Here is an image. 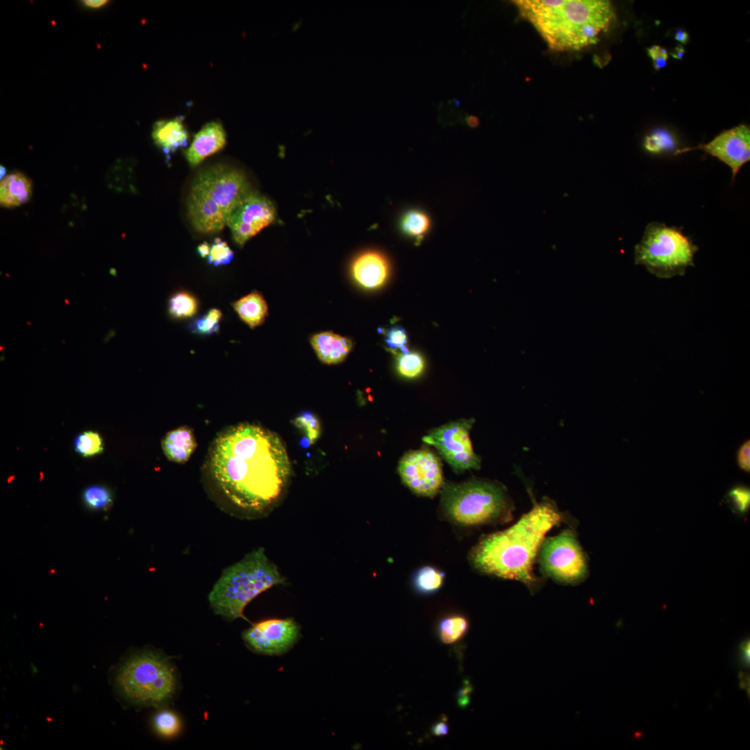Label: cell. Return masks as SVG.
Returning <instances> with one entry per match:
<instances>
[{
  "mask_svg": "<svg viewBox=\"0 0 750 750\" xmlns=\"http://www.w3.org/2000/svg\"><path fill=\"white\" fill-rule=\"evenodd\" d=\"M207 465L210 478L226 499L251 511L263 510L277 501L291 469L278 435L252 424L235 425L219 434Z\"/></svg>",
  "mask_w": 750,
  "mask_h": 750,
  "instance_id": "6da1fadb",
  "label": "cell"
},
{
  "mask_svg": "<svg viewBox=\"0 0 750 750\" xmlns=\"http://www.w3.org/2000/svg\"><path fill=\"white\" fill-rule=\"evenodd\" d=\"M565 517L556 503L544 497L509 528L483 536L472 548L469 559L479 572L519 581L535 592L541 581L533 568L547 533Z\"/></svg>",
  "mask_w": 750,
  "mask_h": 750,
  "instance_id": "7a4b0ae2",
  "label": "cell"
},
{
  "mask_svg": "<svg viewBox=\"0 0 750 750\" xmlns=\"http://www.w3.org/2000/svg\"><path fill=\"white\" fill-rule=\"evenodd\" d=\"M519 15L556 51H578L595 44L616 19L606 0H516Z\"/></svg>",
  "mask_w": 750,
  "mask_h": 750,
  "instance_id": "3957f363",
  "label": "cell"
},
{
  "mask_svg": "<svg viewBox=\"0 0 750 750\" xmlns=\"http://www.w3.org/2000/svg\"><path fill=\"white\" fill-rule=\"evenodd\" d=\"M253 190L245 175L226 165L200 171L192 181L188 197V217L201 233L219 232L233 209Z\"/></svg>",
  "mask_w": 750,
  "mask_h": 750,
  "instance_id": "277c9868",
  "label": "cell"
},
{
  "mask_svg": "<svg viewBox=\"0 0 750 750\" xmlns=\"http://www.w3.org/2000/svg\"><path fill=\"white\" fill-rule=\"evenodd\" d=\"M284 581L276 566L260 547L223 570L208 594V601L216 615L230 620L243 618L249 603Z\"/></svg>",
  "mask_w": 750,
  "mask_h": 750,
  "instance_id": "5b68a950",
  "label": "cell"
},
{
  "mask_svg": "<svg viewBox=\"0 0 750 750\" xmlns=\"http://www.w3.org/2000/svg\"><path fill=\"white\" fill-rule=\"evenodd\" d=\"M442 488V508L457 524L480 526L506 522L512 517V502L500 483L474 479Z\"/></svg>",
  "mask_w": 750,
  "mask_h": 750,
  "instance_id": "8992f818",
  "label": "cell"
},
{
  "mask_svg": "<svg viewBox=\"0 0 750 750\" xmlns=\"http://www.w3.org/2000/svg\"><path fill=\"white\" fill-rule=\"evenodd\" d=\"M119 694L131 703L160 706L174 694L176 678L169 660L152 651L133 654L120 666L115 677Z\"/></svg>",
  "mask_w": 750,
  "mask_h": 750,
  "instance_id": "52a82bcc",
  "label": "cell"
},
{
  "mask_svg": "<svg viewBox=\"0 0 750 750\" xmlns=\"http://www.w3.org/2000/svg\"><path fill=\"white\" fill-rule=\"evenodd\" d=\"M698 247L692 240L674 226L649 223L640 242L635 246V264L642 265L660 278L683 276L694 265Z\"/></svg>",
  "mask_w": 750,
  "mask_h": 750,
  "instance_id": "ba28073f",
  "label": "cell"
},
{
  "mask_svg": "<svg viewBox=\"0 0 750 750\" xmlns=\"http://www.w3.org/2000/svg\"><path fill=\"white\" fill-rule=\"evenodd\" d=\"M537 559L541 573L562 585H578L588 575L587 556L571 529L545 538Z\"/></svg>",
  "mask_w": 750,
  "mask_h": 750,
  "instance_id": "9c48e42d",
  "label": "cell"
},
{
  "mask_svg": "<svg viewBox=\"0 0 750 750\" xmlns=\"http://www.w3.org/2000/svg\"><path fill=\"white\" fill-rule=\"evenodd\" d=\"M472 424V419L449 423L433 429L422 440L433 446L456 471L478 469L481 459L469 438Z\"/></svg>",
  "mask_w": 750,
  "mask_h": 750,
  "instance_id": "30bf717a",
  "label": "cell"
},
{
  "mask_svg": "<svg viewBox=\"0 0 750 750\" xmlns=\"http://www.w3.org/2000/svg\"><path fill=\"white\" fill-rule=\"evenodd\" d=\"M276 212L274 203L259 192L252 191L230 213L226 225L234 242L240 247L272 224Z\"/></svg>",
  "mask_w": 750,
  "mask_h": 750,
  "instance_id": "8fae6325",
  "label": "cell"
},
{
  "mask_svg": "<svg viewBox=\"0 0 750 750\" xmlns=\"http://www.w3.org/2000/svg\"><path fill=\"white\" fill-rule=\"evenodd\" d=\"M398 471L403 483L417 494L433 497L444 486L441 462L430 451L407 453L400 460Z\"/></svg>",
  "mask_w": 750,
  "mask_h": 750,
  "instance_id": "7c38bea8",
  "label": "cell"
},
{
  "mask_svg": "<svg viewBox=\"0 0 750 750\" xmlns=\"http://www.w3.org/2000/svg\"><path fill=\"white\" fill-rule=\"evenodd\" d=\"M300 628L292 619H270L253 624L242 633L247 646L265 655H281L297 642Z\"/></svg>",
  "mask_w": 750,
  "mask_h": 750,
  "instance_id": "4fadbf2b",
  "label": "cell"
},
{
  "mask_svg": "<svg viewBox=\"0 0 750 750\" xmlns=\"http://www.w3.org/2000/svg\"><path fill=\"white\" fill-rule=\"evenodd\" d=\"M694 149H701L728 165L734 179L740 169L750 160V129L744 124H740L726 130L706 144L695 147L678 149L675 154H681Z\"/></svg>",
  "mask_w": 750,
  "mask_h": 750,
  "instance_id": "5bb4252c",
  "label": "cell"
},
{
  "mask_svg": "<svg viewBox=\"0 0 750 750\" xmlns=\"http://www.w3.org/2000/svg\"><path fill=\"white\" fill-rule=\"evenodd\" d=\"M226 142V134L222 124L217 121L208 122L194 135L185 151L186 160L190 166L195 167L208 156L222 149Z\"/></svg>",
  "mask_w": 750,
  "mask_h": 750,
  "instance_id": "9a60e30c",
  "label": "cell"
},
{
  "mask_svg": "<svg viewBox=\"0 0 750 750\" xmlns=\"http://www.w3.org/2000/svg\"><path fill=\"white\" fill-rule=\"evenodd\" d=\"M351 274L362 287L374 289L386 281L389 274L387 259L376 251H367L358 256L352 263Z\"/></svg>",
  "mask_w": 750,
  "mask_h": 750,
  "instance_id": "2e32d148",
  "label": "cell"
},
{
  "mask_svg": "<svg viewBox=\"0 0 750 750\" xmlns=\"http://www.w3.org/2000/svg\"><path fill=\"white\" fill-rule=\"evenodd\" d=\"M151 137L154 143L168 154L186 146L189 135L183 117L180 116L156 122Z\"/></svg>",
  "mask_w": 750,
  "mask_h": 750,
  "instance_id": "e0dca14e",
  "label": "cell"
},
{
  "mask_svg": "<svg viewBox=\"0 0 750 750\" xmlns=\"http://www.w3.org/2000/svg\"><path fill=\"white\" fill-rule=\"evenodd\" d=\"M310 342L319 359L329 365L343 361L352 349L349 339L332 332L315 334Z\"/></svg>",
  "mask_w": 750,
  "mask_h": 750,
  "instance_id": "ac0fdd59",
  "label": "cell"
},
{
  "mask_svg": "<svg viewBox=\"0 0 750 750\" xmlns=\"http://www.w3.org/2000/svg\"><path fill=\"white\" fill-rule=\"evenodd\" d=\"M161 446L168 460L182 464L187 462L194 451L197 442L191 428L181 426L169 431L162 440Z\"/></svg>",
  "mask_w": 750,
  "mask_h": 750,
  "instance_id": "d6986e66",
  "label": "cell"
},
{
  "mask_svg": "<svg viewBox=\"0 0 750 750\" xmlns=\"http://www.w3.org/2000/svg\"><path fill=\"white\" fill-rule=\"evenodd\" d=\"M32 183L24 174L10 173L0 183V203L4 208H12L28 202L32 195Z\"/></svg>",
  "mask_w": 750,
  "mask_h": 750,
  "instance_id": "ffe728a7",
  "label": "cell"
},
{
  "mask_svg": "<svg viewBox=\"0 0 750 750\" xmlns=\"http://www.w3.org/2000/svg\"><path fill=\"white\" fill-rule=\"evenodd\" d=\"M240 318L250 328L261 325L267 316L268 307L264 297L257 292H253L233 304Z\"/></svg>",
  "mask_w": 750,
  "mask_h": 750,
  "instance_id": "44dd1931",
  "label": "cell"
},
{
  "mask_svg": "<svg viewBox=\"0 0 750 750\" xmlns=\"http://www.w3.org/2000/svg\"><path fill=\"white\" fill-rule=\"evenodd\" d=\"M469 629L468 619L460 614H452L442 619L437 628L440 642L446 644H454L467 634Z\"/></svg>",
  "mask_w": 750,
  "mask_h": 750,
  "instance_id": "7402d4cb",
  "label": "cell"
},
{
  "mask_svg": "<svg viewBox=\"0 0 750 750\" xmlns=\"http://www.w3.org/2000/svg\"><path fill=\"white\" fill-rule=\"evenodd\" d=\"M199 308L197 298L187 291H179L172 294L168 301V312L176 319L192 317Z\"/></svg>",
  "mask_w": 750,
  "mask_h": 750,
  "instance_id": "603a6c76",
  "label": "cell"
},
{
  "mask_svg": "<svg viewBox=\"0 0 750 750\" xmlns=\"http://www.w3.org/2000/svg\"><path fill=\"white\" fill-rule=\"evenodd\" d=\"M444 582V574L435 567L425 566L414 576L413 584L417 592L428 594L438 591Z\"/></svg>",
  "mask_w": 750,
  "mask_h": 750,
  "instance_id": "cb8c5ba5",
  "label": "cell"
},
{
  "mask_svg": "<svg viewBox=\"0 0 750 750\" xmlns=\"http://www.w3.org/2000/svg\"><path fill=\"white\" fill-rule=\"evenodd\" d=\"M82 499L86 507L93 510H107L113 502L111 491L102 485H92L82 493Z\"/></svg>",
  "mask_w": 750,
  "mask_h": 750,
  "instance_id": "d4e9b609",
  "label": "cell"
},
{
  "mask_svg": "<svg viewBox=\"0 0 750 750\" xmlns=\"http://www.w3.org/2000/svg\"><path fill=\"white\" fill-rule=\"evenodd\" d=\"M222 312L217 308L209 310L204 315L194 318L189 324L188 328L192 333L202 336H208L219 331Z\"/></svg>",
  "mask_w": 750,
  "mask_h": 750,
  "instance_id": "484cf974",
  "label": "cell"
},
{
  "mask_svg": "<svg viewBox=\"0 0 750 750\" xmlns=\"http://www.w3.org/2000/svg\"><path fill=\"white\" fill-rule=\"evenodd\" d=\"M75 451L83 457H92L103 452V440L99 433L87 431L79 433L74 442Z\"/></svg>",
  "mask_w": 750,
  "mask_h": 750,
  "instance_id": "4316f807",
  "label": "cell"
},
{
  "mask_svg": "<svg viewBox=\"0 0 750 750\" xmlns=\"http://www.w3.org/2000/svg\"><path fill=\"white\" fill-rule=\"evenodd\" d=\"M403 231L412 237H422L428 229L430 221L422 212L412 210L406 212L401 219Z\"/></svg>",
  "mask_w": 750,
  "mask_h": 750,
  "instance_id": "83f0119b",
  "label": "cell"
},
{
  "mask_svg": "<svg viewBox=\"0 0 750 750\" xmlns=\"http://www.w3.org/2000/svg\"><path fill=\"white\" fill-rule=\"evenodd\" d=\"M643 146L650 153H660L675 149L676 142L669 132L658 129L644 138Z\"/></svg>",
  "mask_w": 750,
  "mask_h": 750,
  "instance_id": "f1b7e54d",
  "label": "cell"
},
{
  "mask_svg": "<svg viewBox=\"0 0 750 750\" xmlns=\"http://www.w3.org/2000/svg\"><path fill=\"white\" fill-rule=\"evenodd\" d=\"M153 725L156 731L160 735L170 738L179 733L181 722L179 717L174 712L162 710L155 715Z\"/></svg>",
  "mask_w": 750,
  "mask_h": 750,
  "instance_id": "f546056e",
  "label": "cell"
},
{
  "mask_svg": "<svg viewBox=\"0 0 750 750\" xmlns=\"http://www.w3.org/2000/svg\"><path fill=\"white\" fill-rule=\"evenodd\" d=\"M424 363L422 357L417 353H406L401 355L397 360V369L401 375L407 378L419 376Z\"/></svg>",
  "mask_w": 750,
  "mask_h": 750,
  "instance_id": "4dcf8cb0",
  "label": "cell"
},
{
  "mask_svg": "<svg viewBox=\"0 0 750 750\" xmlns=\"http://www.w3.org/2000/svg\"><path fill=\"white\" fill-rule=\"evenodd\" d=\"M726 501L731 506L732 510L738 514L747 513L750 505V491L744 485H737L732 488L725 497Z\"/></svg>",
  "mask_w": 750,
  "mask_h": 750,
  "instance_id": "1f68e13d",
  "label": "cell"
},
{
  "mask_svg": "<svg viewBox=\"0 0 750 750\" xmlns=\"http://www.w3.org/2000/svg\"><path fill=\"white\" fill-rule=\"evenodd\" d=\"M294 424L303 430L310 444L315 442L320 434V424L317 417L310 411L301 412L294 421Z\"/></svg>",
  "mask_w": 750,
  "mask_h": 750,
  "instance_id": "d6a6232c",
  "label": "cell"
},
{
  "mask_svg": "<svg viewBox=\"0 0 750 750\" xmlns=\"http://www.w3.org/2000/svg\"><path fill=\"white\" fill-rule=\"evenodd\" d=\"M234 256L233 251L227 243L219 238H216L210 247L208 262L215 266L228 264Z\"/></svg>",
  "mask_w": 750,
  "mask_h": 750,
  "instance_id": "836d02e7",
  "label": "cell"
},
{
  "mask_svg": "<svg viewBox=\"0 0 750 750\" xmlns=\"http://www.w3.org/2000/svg\"><path fill=\"white\" fill-rule=\"evenodd\" d=\"M385 342L391 349H404L407 343L405 330L399 326H393L388 329L385 335Z\"/></svg>",
  "mask_w": 750,
  "mask_h": 750,
  "instance_id": "e575fe53",
  "label": "cell"
},
{
  "mask_svg": "<svg viewBox=\"0 0 750 750\" xmlns=\"http://www.w3.org/2000/svg\"><path fill=\"white\" fill-rule=\"evenodd\" d=\"M750 441L746 440L738 448L736 453V460L738 467L747 472H750Z\"/></svg>",
  "mask_w": 750,
  "mask_h": 750,
  "instance_id": "d590c367",
  "label": "cell"
},
{
  "mask_svg": "<svg viewBox=\"0 0 750 750\" xmlns=\"http://www.w3.org/2000/svg\"><path fill=\"white\" fill-rule=\"evenodd\" d=\"M647 53L652 60L661 58L667 59L669 56L667 51L664 47L658 45H653L648 48Z\"/></svg>",
  "mask_w": 750,
  "mask_h": 750,
  "instance_id": "8d00e7d4",
  "label": "cell"
},
{
  "mask_svg": "<svg viewBox=\"0 0 750 750\" xmlns=\"http://www.w3.org/2000/svg\"><path fill=\"white\" fill-rule=\"evenodd\" d=\"M431 732L435 736H444L449 732V726L444 719L435 723L431 727Z\"/></svg>",
  "mask_w": 750,
  "mask_h": 750,
  "instance_id": "74e56055",
  "label": "cell"
},
{
  "mask_svg": "<svg viewBox=\"0 0 750 750\" xmlns=\"http://www.w3.org/2000/svg\"><path fill=\"white\" fill-rule=\"evenodd\" d=\"M471 692L472 686L469 685H466L462 689H461L458 695V703H460V706L465 707L469 702V694Z\"/></svg>",
  "mask_w": 750,
  "mask_h": 750,
  "instance_id": "f35d334b",
  "label": "cell"
},
{
  "mask_svg": "<svg viewBox=\"0 0 750 750\" xmlns=\"http://www.w3.org/2000/svg\"><path fill=\"white\" fill-rule=\"evenodd\" d=\"M83 5L88 8H100L106 6L108 1L107 0H84L81 1Z\"/></svg>",
  "mask_w": 750,
  "mask_h": 750,
  "instance_id": "ab89813d",
  "label": "cell"
},
{
  "mask_svg": "<svg viewBox=\"0 0 750 750\" xmlns=\"http://www.w3.org/2000/svg\"><path fill=\"white\" fill-rule=\"evenodd\" d=\"M740 649L742 663L747 665L749 662V642L742 643Z\"/></svg>",
  "mask_w": 750,
  "mask_h": 750,
  "instance_id": "60d3db41",
  "label": "cell"
},
{
  "mask_svg": "<svg viewBox=\"0 0 750 750\" xmlns=\"http://www.w3.org/2000/svg\"><path fill=\"white\" fill-rule=\"evenodd\" d=\"M197 252L202 258L209 256L210 252V247L206 242L199 244L197 247Z\"/></svg>",
  "mask_w": 750,
  "mask_h": 750,
  "instance_id": "b9f144b4",
  "label": "cell"
},
{
  "mask_svg": "<svg viewBox=\"0 0 750 750\" xmlns=\"http://www.w3.org/2000/svg\"><path fill=\"white\" fill-rule=\"evenodd\" d=\"M674 38L681 43H686L688 40V34L685 31L679 29L676 33Z\"/></svg>",
  "mask_w": 750,
  "mask_h": 750,
  "instance_id": "7bdbcfd3",
  "label": "cell"
},
{
  "mask_svg": "<svg viewBox=\"0 0 750 750\" xmlns=\"http://www.w3.org/2000/svg\"><path fill=\"white\" fill-rule=\"evenodd\" d=\"M685 49L683 47L678 46L670 53L671 56L676 59H681L684 55Z\"/></svg>",
  "mask_w": 750,
  "mask_h": 750,
  "instance_id": "ee69618b",
  "label": "cell"
},
{
  "mask_svg": "<svg viewBox=\"0 0 750 750\" xmlns=\"http://www.w3.org/2000/svg\"><path fill=\"white\" fill-rule=\"evenodd\" d=\"M466 122L468 126L472 128L476 127L479 123L478 119L474 115H468Z\"/></svg>",
  "mask_w": 750,
  "mask_h": 750,
  "instance_id": "f6af8a7d",
  "label": "cell"
},
{
  "mask_svg": "<svg viewBox=\"0 0 750 750\" xmlns=\"http://www.w3.org/2000/svg\"><path fill=\"white\" fill-rule=\"evenodd\" d=\"M301 20H299V21L296 22L295 23H294L292 30V31L297 30L299 28V26H301Z\"/></svg>",
  "mask_w": 750,
  "mask_h": 750,
  "instance_id": "bcb514c9",
  "label": "cell"
},
{
  "mask_svg": "<svg viewBox=\"0 0 750 750\" xmlns=\"http://www.w3.org/2000/svg\"><path fill=\"white\" fill-rule=\"evenodd\" d=\"M6 168H5V167H4L3 166H2V165H1V179H2V178H3V177H5V176H6Z\"/></svg>",
  "mask_w": 750,
  "mask_h": 750,
  "instance_id": "7dc6e473",
  "label": "cell"
}]
</instances>
